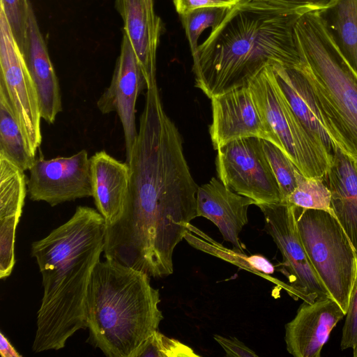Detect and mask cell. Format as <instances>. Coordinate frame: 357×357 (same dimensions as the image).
<instances>
[{"mask_svg": "<svg viewBox=\"0 0 357 357\" xmlns=\"http://www.w3.org/2000/svg\"><path fill=\"white\" fill-rule=\"evenodd\" d=\"M23 54L37 91L41 118L52 124L62 111L61 89L32 7Z\"/></svg>", "mask_w": 357, "mask_h": 357, "instance_id": "obj_19", "label": "cell"}, {"mask_svg": "<svg viewBox=\"0 0 357 357\" xmlns=\"http://www.w3.org/2000/svg\"><path fill=\"white\" fill-rule=\"evenodd\" d=\"M126 36L142 68L146 87L156 82V54L162 22L153 0H116Z\"/></svg>", "mask_w": 357, "mask_h": 357, "instance_id": "obj_16", "label": "cell"}, {"mask_svg": "<svg viewBox=\"0 0 357 357\" xmlns=\"http://www.w3.org/2000/svg\"><path fill=\"white\" fill-rule=\"evenodd\" d=\"M243 0H173L176 13L181 15L195 9L206 7L231 8Z\"/></svg>", "mask_w": 357, "mask_h": 357, "instance_id": "obj_31", "label": "cell"}, {"mask_svg": "<svg viewBox=\"0 0 357 357\" xmlns=\"http://www.w3.org/2000/svg\"><path fill=\"white\" fill-rule=\"evenodd\" d=\"M353 349V356L354 357H357V342L356 343L355 346L354 347Z\"/></svg>", "mask_w": 357, "mask_h": 357, "instance_id": "obj_35", "label": "cell"}, {"mask_svg": "<svg viewBox=\"0 0 357 357\" xmlns=\"http://www.w3.org/2000/svg\"><path fill=\"white\" fill-rule=\"evenodd\" d=\"M217 151V174L225 185L254 200L257 206L281 202L280 188L264 151L261 139H238Z\"/></svg>", "mask_w": 357, "mask_h": 357, "instance_id": "obj_8", "label": "cell"}, {"mask_svg": "<svg viewBox=\"0 0 357 357\" xmlns=\"http://www.w3.org/2000/svg\"><path fill=\"white\" fill-rule=\"evenodd\" d=\"M257 206L264 218V229L272 237L282 256L284 274L289 278L293 296L303 301L332 298L314 269L301 242L294 211L289 203Z\"/></svg>", "mask_w": 357, "mask_h": 357, "instance_id": "obj_10", "label": "cell"}, {"mask_svg": "<svg viewBox=\"0 0 357 357\" xmlns=\"http://www.w3.org/2000/svg\"><path fill=\"white\" fill-rule=\"evenodd\" d=\"M215 340L225 350L227 356L230 357H257L258 355L244 343L234 337H225L214 335Z\"/></svg>", "mask_w": 357, "mask_h": 357, "instance_id": "obj_32", "label": "cell"}, {"mask_svg": "<svg viewBox=\"0 0 357 357\" xmlns=\"http://www.w3.org/2000/svg\"><path fill=\"white\" fill-rule=\"evenodd\" d=\"M193 349L179 340L155 331L137 351L134 357H199Z\"/></svg>", "mask_w": 357, "mask_h": 357, "instance_id": "obj_28", "label": "cell"}, {"mask_svg": "<svg viewBox=\"0 0 357 357\" xmlns=\"http://www.w3.org/2000/svg\"><path fill=\"white\" fill-rule=\"evenodd\" d=\"M326 181L335 215L357 254V174L351 158L340 149Z\"/></svg>", "mask_w": 357, "mask_h": 357, "instance_id": "obj_21", "label": "cell"}, {"mask_svg": "<svg viewBox=\"0 0 357 357\" xmlns=\"http://www.w3.org/2000/svg\"><path fill=\"white\" fill-rule=\"evenodd\" d=\"M212 122L209 132L213 149L241 138L258 137L282 146L261 116L248 86L240 87L211 98Z\"/></svg>", "mask_w": 357, "mask_h": 357, "instance_id": "obj_12", "label": "cell"}, {"mask_svg": "<svg viewBox=\"0 0 357 357\" xmlns=\"http://www.w3.org/2000/svg\"><path fill=\"white\" fill-rule=\"evenodd\" d=\"M229 10L228 8L222 7L200 8L179 15L189 42L192 56L197 52L199 45L198 40L202 32L209 27L212 29L216 28Z\"/></svg>", "mask_w": 357, "mask_h": 357, "instance_id": "obj_25", "label": "cell"}, {"mask_svg": "<svg viewBox=\"0 0 357 357\" xmlns=\"http://www.w3.org/2000/svg\"><path fill=\"white\" fill-rule=\"evenodd\" d=\"M254 200L234 192L219 178L213 177L197 192V216L217 226L225 241L236 250L243 252L239 234L248 223V210Z\"/></svg>", "mask_w": 357, "mask_h": 357, "instance_id": "obj_17", "label": "cell"}, {"mask_svg": "<svg viewBox=\"0 0 357 357\" xmlns=\"http://www.w3.org/2000/svg\"><path fill=\"white\" fill-rule=\"evenodd\" d=\"M324 181V178L306 177L298 172L296 187L284 203L307 209L323 210L335 215L331 192Z\"/></svg>", "mask_w": 357, "mask_h": 357, "instance_id": "obj_24", "label": "cell"}, {"mask_svg": "<svg viewBox=\"0 0 357 357\" xmlns=\"http://www.w3.org/2000/svg\"><path fill=\"white\" fill-rule=\"evenodd\" d=\"M317 12L332 40L357 75V0H333Z\"/></svg>", "mask_w": 357, "mask_h": 357, "instance_id": "obj_22", "label": "cell"}, {"mask_svg": "<svg viewBox=\"0 0 357 357\" xmlns=\"http://www.w3.org/2000/svg\"><path fill=\"white\" fill-rule=\"evenodd\" d=\"M184 238L197 249L217 256L241 268L255 273L252 266V255L247 256L244 252L236 250L234 248L229 250L224 248L190 223L188 225V230Z\"/></svg>", "mask_w": 357, "mask_h": 357, "instance_id": "obj_27", "label": "cell"}, {"mask_svg": "<svg viewBox=\"0 0 357 357\" xmlns=\"http://www.w3.org/2000/svg\"><path fill=\"white\" fill-rule=\"evenodd\" d=\"M93 198L106 226L117 222L123 215L129 192L130 170L105 151L91 158Z\"/></svg>", "mask_w": 357, "mask_h": 357, "instance_id": "obj_20", "label": "cell"}, {"mask_svg": "<svg viewBox=\"0 0 357 357\" xmlns=\"http://www.w3.org/2000/svg\"><path fill=\"white\" fill-rule=\"evenodd\" d=\"M271 65L277 82L293 112L317 143L331 157L334 158L339 149L347 155L319 109L300 68L276 62Z\"/></svg>", "mask_w": 357, "mask_h": 357, "instance_id": "obj_15", "label": "cell"}, {"mask_svg": "<svg viewBox=\"0 0 357 357\" xmlns=\"http://www.w3.org/2000/svg\"><path fill=\"white\" fill-rule=\"evenodd\" d=\"M295 33L302 55L297 66L348 156L357 159V75L332 40L317 10L300 17Z\"/></svg>", "mask_w": 357, "mask_h": 357, "instance_id": "obj_5", "label": "cell"}, {"mask_svg": "<svg viewBox=\"0 0 357 357\" xmlns=\"http://www.w3.org/2000/svg\"><path fill=\"white\" fill-rule=\"evenodd\" d=\"M345 317L340 341L342 350L353 349L357 342V280L350 298Z\"/></svg>", "mask_w": 357, "mask_h": 357, "instance_id": "obj_30", "label": "cell"}, {"mask_svg": "<svg viewBox=\"0 0 357 357\" xmlns=\"http://www.w3.org/2000/svg\"><path fill=\"white\" fill-rule=\"evenodd\" d=\"M128 163L130 186L116 222L128 241L149 248L181 241L197 218L195 183L181 135L164 110L157 83L146 87L139 128Z\"/></svg>", "mask_w": 357, "mask_h": 357, "instance_id": "obj_1", "label": "cell"}, {"mask_svg": "<svg viewBox=\"0 0 357 357\" xmlns=\"http://www.w3.org/2000/svg\"><path fill=\"white\" fill-rule=\"evenodd\" d=\"M305 13L258 0L229 8L192 56L195 86L211 99L247 86L268 63L299 66L295 26Z\"/></svg>", "mask_w": 357, "mask_h": 357, "instance_id": "obj_2", "label": "cell"}, {"mask_svg": "<svg viewBox=\"0 0 357 357\" xmlns=\"http://www.w3.org/2000/svg\"><path fill=\"white\" fill-rule=\"evenodd\" d=\"M0 154L22 169L29 170L35 161L26 143L4 89L0 86Z\"/></svg>", "mask_w": 357, "mask_h": 357, "instance_id": "obj_23", "label": "cell"}, {"mask_svg": "<svg viewBox=\"0 0 357 357\" xmlns=\"http://www.w3.org/2000/svg\"><path fill=\"white\" fill-rule=\"evenodd\" d=\"M344 317L345 313L332 298L303 301L294 318L285 325L287 351L295 357H320L332 330Z\"/></svg>", "mask_w": 357, "mask_h": 357, "instance_id": "obj_14", "label": "cell"}, {"mask_svg": "<svg viewBox=\"0 0 357 357\" xmlns=\"http://www.w3.org/2000/svg\"><path fill=\"white\" fill-rule=\"evenodd\" d=\"M29 0H0L13 36L23 53L27 41L30 9Z\"/></svg>", "mask_w": 357, "mask_h": 357, "instance_id": "obj_29", "label": "cell"}, {"mask_svg": "<svg viewBox=\"0 0 357 357\" xmlns=\"http://www.w3.org/2000/svg\"><path fill=\"white\" fill-rule=\"evenodd\" d=\"M294 211L307 255L331 296L346 314L357 280L356 250L334 215L296 206Z\"/></svg>", "mask_w": 357, "mask_h": 357, "instance_id": "obj_6", "label": "cell"}, {"mask_svg": "<svg viewBox=\"0 0 357 357\" xmlns=\"http://www.w3.org/2000/svg\"><path fill=\"white\" fill-rule=\"evenodd\" d=\"M29 171L27 188L32 201L54 206L93 195L91 160L84 149L70 157L36 158Z\"/></svg>", "mask_w": 357, "mask_h": 357, "instance_id": "obj_11", "label": "cell"}, {"mask_svg": "<svg viewBox=\"0 0 357 357\" xmlns=\"http://www.w3.org/2000/svg\"><path fill=\"white\" fill-rule=\"evenodd\" d=\"M105 227L97 210L78 206L67 222L32 243L43 286L35 353L59 350L77 331L86 328V293L104 250Z\"/></svg>", "mask_w": 357, "mask_h": 357, "instance_id": "obj_3", "label": "cell"}, {"mask_svg": "<svg viewBox=\"0 0 357 357\" xmlns=\"http://www.w3.org/2000/svg\"><path fill=\"white\" fill-rule=\"evenodd\" d=\"M145 79L137 56L125 35L121 45L112 78L109 86L97 101L102 114L116 112L122 125L126 162L129 160L137 136L135 124V105Z\"/></svg>", "mask_w": 357, "mask_h": 357, "instance_id": "obj_13", "label": "cell"}, {"mask_svg": "<svg viewBox=\"0 0 357 357\" xmlns=\"http://www.w3.org/2000/svg\"><path fill=\"white\" fill-rule=\"evenodd\" d=\"M267 160L278 183L282 201L284 203L288 196L296 187V177L300 171L287 155L272 142L261 139Z\"/></svg>", "mask_w": 357, "mask_h": 357, "instance_id": "obj_26", "label": "cell"}, {"mask_svg": "<svg viewBox=\"0 0 357 357\" xmlns=\"http://www.w3.org/2000/svg\"><path fill=\"white\" fill-rule=\"evenodd\" d=\"M254 102L282 151L306 177L326 179L334 158L313 139L296 116L275 78L271 63L248 83Z\"/></svg>", "mask_w": 357, "mask_h": 357, "instance_id": "obj_7", "label": "cell"}, {"mask_svg": "<svg viewBox=\"0 0 357 357\" xmlns=\"http://www.w3.org/2000/svg\"><path fill=\"white\" fill-rule=\"evenodd\" d=\"M24 172L0 154L1 279L11 274L15 264V232L22 213L27 187Z\"/></svg>", "mask_w": 357, "mask_h": 357, "instance_id": "obj_18", "label": "cell"}, {"mask_svg": "<svg viewBox=\"0 0 357 357\" xmlns=\"http://www.w3.org/2000/svg\"><path fill=\"white\" fill-rule=\"evenodd\" d=\"M0 353L2 357L22 356L2 333H0Z\"/></svg>", "mask_w": 357, "mask_h": 357, "instance_id": "obj_34", "label": "cell"}, {"mask_svg": "<svg viewBox=\"0 0 357 357\" xmlns=\"http://www.w3.org/2000/svg\"><path fill=\"white\" fill-rule=\"evenodd\" d=\"M0 86L8 98L31 153L42 142L37 91L24 56L0 9Z\"/></svg>", "mask_w": 357, "mask_h": 357, "instance_id": "obj_9", "label": "cell"}, {"mask_svg": "<svg viewBox=\"0 0 357 357\" xmlns=\"http://www.w3.org/2000/svg\"><path fill=\"white\" fill-rule=\"evenodd\" d=\"M160 302L149 275L114 259L99 261L86 297L88 340L108 357H134L158 329Z\"/></svg>", "mask_w": 357, "mask_h": 357, "instance_id": "obj_4", "label": "cell"}, {"mask_svg": "<svg viewBox=\"0 0 357 357\" xmlns=\"http://www.w3.org/2000/svg\"><path fill=\"white\" fill-rule=\"evenodd\" d=\"M274 6L306 12L319 10L328 7L333 0H258Z\"/></svg>", "mask_w": 357, "mask_h": 357, "instance_id": "obj_33", "label": "cell"}]
</instances>
